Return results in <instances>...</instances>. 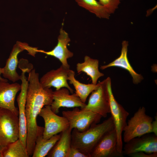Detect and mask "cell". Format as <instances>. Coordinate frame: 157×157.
<instances>
[{
	"label": "cell",
	"instance_id": "6da1fadb",
	"mask_svg": "<svg viewBox=\"0 0 157 157\" xmlns=\"http://www.w3.org/2000/svg\"><path fill=\"white\" fill-rule=\"evenodd\" d=\"M25 114L27 128L26 148L29 156L32 155L38 135L44 127L38 126L37 119L41 109L50 105L53 101V91L43 87L40 83L39 74L33 69L28 73Z\"/></svg>",
	"mask_w": 157,
	"mask_h": 157
},
{
	"label": "cell",
	"instance_id": "7a4b0ae2",
	"mask_svg": "<svg viewBox=\"0 0 157 157\" xmlns=\"http://www.w3.org/2000/svg\"><path fill=\"white\" fill-rule=\"evenodd\" d=\"M114 129L111 116L101 123L92 125L83 132L74 129L71 132V146L90 157V153L100 139L107 132Z\"/></svg>",
	"mask_w": 157,
	"mask_h": 157
},
{
	"label": "cell",
	"instance_id": "3957f363",
	"mask_svg": "<svg viewBox=\"0 0 157 157\" xmlns=\"http://www.w3.org/2000/svg\"><path fill=\"white\" fill-rule=\"evenodd\" d=\"M153 121L152 117L146 114L145 108L140 107L124 129V142L126 143L134 138L154 133Z\"/></svg>",
	"mask_w": 157,
	"mask_h": 157
},
{
	"label": "cell",
	"instance_id": "277c9868",
	"mask_svg": "<svg viewBox=\"0 0 157 157\" xmlns=\"http://www.w3.org/2000/svg\"><path fill=\"white\" fill-rule=\"evenodd\" d=\"M18 115L0 108V152L7 145L19 138Z\"/></svg>",
	"mask_w": 157,
	"mask_h": 157
},
{
	"label": "cell",
	"instance_id": "5b68a950",
	"mask_svg": "<svg viewBox=\"0 0 157 157\" xmlns=\"http://www.w3.org/2000/svg\"><path fill=\"white\" fill-rule=\"evenodd\" d=\"M107 78L110 113L111 114L116 132L117 148L119 152L123 154L122 134L124 129L126 125V119L129 113L115 99L112 90L111 79L110 77Z\"/></svg>",
	"mask_w": 157,
	"mask_h": 157
},
{
	"label": "cell",
	"instance_id": "8992f818",
	"mask_svg": "<svg viewBox=\"0 0 157 157\" xmlns=\"http://www.w3.org/2000/svg\"><path fill=\"white\" fill-rule=\"evenodd\" d=\"M69 123V129L72 131L74 129L80 132L84 131L92 125L99 122L102 117L99 115L83 108L79 109L75 107L72 110L62 112Z\"/></svg>",
	"mask_w": 157,
	"mask_h": 157
},
{
	"label": "cell",
	"instance_id": "52a82bcc",
	"mask_svg": "<svg viewBox=\"0 0 157 157\" xmlns=\"http://www.w3.org/2000/svg\"><path fill=\"white\" fill-rule=\"evenodd\" d=\"M99 83L98 88L91 93L88 104L82 108L106 117L110 113L107 78Z\"/></svg>",
	"mask_w": 157,
	"mask_h": 157
},
{
	"label": "cell",
	"instance_id": "ba28073f",
	"mask_svg": "<svg viewBox=\"0 0 157 157\" xmlns=\"http://www.w3.org/2000/svg\"><path fill=\"white\" fill-rule=\"evenodd\" d=\"M39 115L44 120L43 137L45 139H48L69 128V123L67 119L56 115L52 110L50 105L44 106Z\"/></svg>",
	"mask_w": 157,
	"mask_h": 157
},
{
	"label": "cell",
	"instance_id": "9c48e42d",
	"mask_svg": "<svg viewBox=\"0 0 157 157\" xmlns=\"http://www.w3.org/2000/svg\"><path fill=\"white\" fill-rule=\"evenodd\" d=\"M123 155L143 152L148 154L157 153V135L147 133L134 138L126 143Z\"/></svg>",
	"mask_w": 157,
	"mask_h": 157
},
{
	"label": "cell",
	"instance_id": "30bf717a",
	"mask_svg": "<svg viewBox=\"0 0 157 157\" xmlns=\"http://www.w3.org/2000/svg\"><path fill=\"white\" fill-rule=\"evenodd\" d=\"M117 148V140L114 129L106 133L100 139L90 154V157H122Z\"/></svg>",
	"mask_w": 157,
	"mask_h": 157
},
{
	"label": "cell",
	"instance_id": "8fae6325",
	"mask_svg": "<svg viewBox=\"0 0 157 157\" xmlns=\"http://www.w3.org/2000/svg\"><path fill=\"white\" fill-rule=\"evenodd\" d=\"M20 80H21L20 92L17 96V101L18 106L19 112V139L23 144L26 147L27 128L25 110L27 92L28 85V81L25 74L28 72L27 69L22 68Z\"/></svg>",
	"mask_w": 157,
	"mask_h": 157
},
{
	"label": "cell",
	"instance_id": "7c38bea8",
	"mask_svg": "<svg viewBox=\"0 0 157 157\" xmlns=\"http://www.w3.org/2000/svg\"><path fill=\"white\" fill-rule=\"evenodd\" d=\"M68 89L63 88L53 92V101L50 105L52 110L55 113L59 112L61 107L84 108L86 105L75 93L70 94Z\"/></svg>",
	"mask_w": 157,
	"mask_h": 157
},
{
	"label": "cell",
	"instance_id": "4fadbf2b",
	"mask_svg": "<svg viewBox=\"0 0 157 157\" xmlns=\"http://www.w3.org/2000/svg\"><path fill=\"white\" fill-rule=\"evenodd\" d=\"M69 69L61 65L58 68L51 70L44 74L40 79V83L44 88L53 87L56 90L65 88L73 93L74 90L67 82Z\"/></svg>",
	"mask_w": 157,
	"mask_h": 157
},
{
	"label": "cell",
	"instance_id": "5bb4252c",
	"mask_svg": "<svg viewBox=\"0 0 157 157\" xmlns=\"http://www.w3.org/2000/svg\"><path fill=\"white\" fill-rule=\"evenodd\" d=\"M58 40L56 45L51 50L45 51L37 49L36 52L43 53L53 56L60 61L61 65L67 69H70V66L67 60L72 57L74 54L73 53L69 50L67 48V44L70 41V40L68 34L63 29L62 27L60 29Z\"/></svg>",
	"mask_w": 157,
	"mask_h": 157
},
{
	"label": "cell",
	"instance_id": "9a60e30c",
	"mask_svg": "<svg viewBox=\"0 0 157 157\" xmlns=\"http://www.w3.org/2000/svg\"><path fill=\"white\" fill-rule=\"evenodd\" d=\"M31 47L27 43L19 41L17 42L13 47L5 66L3 67V72L2 75L4 78L8 79L13 83L20 80V76L16 71L19 63L18 56L20 52L24 50H26L29 52Z\"/></svg>",
	"mask_w": 157,
	"mask_h": 157
},
{
	"label": "cell",
	"instance_id": "2e32d148",
	"mask_svg": "<svg viewBox=\"0 0 157 157\" xmlns=\"http://www.w3.org/2000/svg\"><path fill=\"white\" fill-rule=\"evenodd\" d=\"M21 89V85L18 83L0 81V108L9 110L18 115L15 102L17 94Z\"/></svg>",
	"mask_w": 157,
	"mask_h": 157
},
{
	"label": "cell",
	"instance_id": "e0dca14e",
	"mask_svg": "<svg viewBox=\"0 0 157 157\" xmlns=\"http://www.w3.org/2000/svg\"><path fill=\"white\" fill-rule=\"evenodd\" d=\"M128 41L124 40L122 43V48L120 56L109 64L101 66L100 69L103 70L113 67H120L127 70L132 78L133 82L135 84H138L143 79L141 74L137 73L133 69L129 62L127 57Z\"/></svg>",
	"mask_w": 157,
	"mask_h": 157
},
{
	"label": "cell",
	"instance_id": "ac0fdd59",
	"mask_svg": "<svg viewBox=\"0 0 157 157\" xmlns=\"http://www.w3.org/2000/svg\"><path fill=\"white\" fill-rule=\"evenodd\" d=\"M71 132L69 128L60 133L59 140L48 154V157H68L71 147Z\"/></svg>",
	"mask_w": 157,
	"mask_h": 157
},
{
	"label": "cell",
	"instance_id": "d6986e66",
	"mask_svg": "<svg viewBox=\"0 0 157 157\" xmlns=\"http://www.w3.org/2000/svg\"><path fill=\"white\" fill-rule=\"evenodd\" d=\"M99 60L94 59L86 56L84 57V61L78 63L76 65V69L78 73L83 72L89 76L92 80V83L96 85L99 78L104 74L99 70Z\"/></svg>",
	"mask_w": 157,
	"mask_h": 157
},
{
	"label": "cell",
	"instance_id": "ffe728a7",
	"mask_svg": "<svg viewBox=\"0 0 157 157\" xmlns=\"http://www.w3.org/2000/svg\"><path fill=\"white\" fill-rule=\"evenodd\" d=\"M43 133H40L37 137L33 157H44L47 156L60 136V133L57 134L46 139L43 138Z\"/></svg>",
	"mask_w": 157,
	"mask_h": 157
},
{
	"label": "cell",
	"instance_id": "44dd1931",
	"mask_svg": "<svg viewBox=\"0 0 157 157\" xmlns=\"http://www.w3.org/2000/svg\"><path fill=\"white\" fill-rule=\"evenodd\" d=\"M74 71L69 69L68 74V80L72 84L75 90V93L82 101L85 103L87 99L93 91L96 89L99 85V83L96 85L92 83L85 84L80 82L75 77Z\"/></svg>",
	"mask_w": 157,
	"mask_h": 157
},
{
	"label": "cell",
	"instance_id": "7402d4cb",
	"mask_svg": "<svg viewBox=\"0 0 157 157\" xmlns=\"http://www.w3.org/2000/svg\"><path fill=\"white\" fill-rule=\"evenodd\" d=\"M1 157H28L26 147L18 139L5 147L0 152Z\"/></svg>",
	"mask_w": 157,
	"mask_h": 157
},
{
	"label": "cell",
	"instance_id": "603a6c76",
	"mask_svg": "<svg viewBox=\"0 0 157 157\" xmlns=\"http://www.w3.org/2000/svg\"><path fill=\"white\" fill-rule=\"evenodd\" d=\"M78 4L100 18L109 19L110 15L97 0H75Z\"/></svg>",
	"mask_w": 157,
	"mask_h": 157
},
{
	"label": "cell",
	"instance_id": "cb8c5ba5",
	"mask_svg": "<svg viewBox=\"0 0 157 157\" xmlns=\"http://www.w3.org/2000/svg\"><path fill=\"white\" fill-rule=\"evenodd\" d=\"M122 0H98L99 3L103 6L110 15L113 13Z\"/></svg>",
	"mask_w": 157,
	"mask_h": 157
},
{
	"label": "cell",
	"instance_id": "d4e9b609",
	"mask_svg": "<svg viewBox=\"0 0 157 157\" xmlns=\"http://www.w3.org/2000/svg\"><path fill=\"white\" fill-rule=\"evenodd\" d=\"M68 157H89L85 154L71 146Z\"/></svg>",
	"mask_w": 157,
	"mask_h": 157
},
{
	"label": "cell",
	"instance_id": "484cf974",
	"mask_svg": "<svg viewBox=\"0 0 157 157\" xmlns=\"http://www.w3.org/2000/svg\"><path fill=\"white\" fill-rule=\"evenodd\" d=\"M131 157H157V153L148 154L143 152H139L128 155Z\"/></svg>",
	"mask_w": 157,
	"mask_h": 157
},
{
	"label": "cell",
	"instance_id": "4316f807",
	"mask_svg": "<svg viewBox=\"0 0 157 157\" xmlns=\"http://www.w3.org/2000/svg\"><path fill=\"white\" fill-rule=\"evenodd\" d=\"M3 72V68L0 67V81L8 82V80L7 79L2 78L1 76V75Z\"/></svg>",
	"mask_w": 157,
	"mask_h": 157
},
{
	"label": "cell",
	"instance_id": "83f0119b",
	"mask_svg": "<svg viewBox=\"0 0 157 157\" xmlns=\"http://www.w3.org/2000/svg\"><path fill=\"white\" fill-rule=\"evenodd\" d=\"M0 157H1V154L0 152Z\"/></svg>",
	"mask_w": 157,
	"mask_h": 157
}]
</instances>
